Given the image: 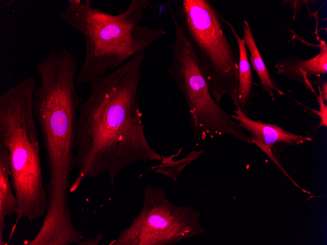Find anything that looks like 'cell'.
Returning <instances> with one entry per match:
<instances>
[{
	"mask_svg": "<svg viewBox=\"0 0 327 245\" xmlns=\"http://www.w3.org/2000/svg\"><path fill=\"white\" fill-rule=\"evenodd\" d=\"M144 52L91 84L78 112L75 164L78 174L70 188L77 190L86 178L106 174L112 186L118 174L138 162L162 157L149 144L139 105Z\"/></svg>",
	"mask_w": 327,
	"mask_h": 245,
	"instance_id": "cell-1",
	"label": "cell"
},
{
	"mask_svg": "<svg viewBox=\"0 0 327 245\" xmlns=\"http://www.w3.org/2000/svg\"><path fill=\"white\" fill-rule=\"evenodd\" d=\"M35 68L40 84L32 105L47 156V195L52 200H64L69 198L70 177L75 167L77 120L82 103L75 88L78 63L67 48H52Z\"/></svg>",
	"mask_w": 327,
	"mask_h": 245,
	"instance_id": "cell-2",
	"label": "cell"
},
{
	"mask_svg": "<svg viewBox=\"0 0 327 245\" xmlns=\"http://www.w3.org/2000/svg\"><path fill=\"white\" fill-rule=\"evenodd\" d=\"M67 2L60 17L82 35L86 48L76 85L90 84L105 76L167 34L162 28L140 24L145 10L152 7L147 0H132L125 11L117 15L93 7L89 0Z\"/></svg>",
	"mask_w": 327,
	"mask_h": 245,
	"instance_id": "cell-3",
	"label": "cell"
},
{
	"mask_svg": "<svg viewBox=\"0 0 327 245\" xmlns=\"http://www.w3.org/2000/svg\"><path fill=\"white\" fill-rule=\"evenodd\" d=\"M36 85L22 80L0 96V143L8 149L10 180L17 198V221L33 224L47 208L32 98Z\"/></svg>",
	"mask_w": 327,
	"mask_h": 245,
	"instance_id": "cell-4",
	"label": "cell"
},
{
	"mask_svg": "<svg viewBox=\"0 0 327 245\" xmlns=\"http://www.w3.org/2000/svg\"><path fill=\"white\" fill-rule=\"evenodd\" d=\"M177 16L206 76L218 104L224 96L237 108L238 52L224 28V18L208 0H183Z\"/></svg>",
	"mask_w": 327,
	"mask_h": 245,
	"instance_id": "cell-5",
	"label": "cell"
},
{
	"mask_svg": "<svg viewBox=\"0 0 327 245\" xmlns=\"http://www.w3.org/2000/svg\"><path fill=\"white\" fill-rule=\"evenodd\" d=\"M171 18L174 39L171 45L172 62L166 72L185 99L194 133L202 139L208 135L229 134L252 145L251 138L238 123L216 102L199 59L174 12Z\"/></svg>",
	"mask_w": 327,
	"mask_h": 245,
	"instance_id": "cell-6",
	"label": "cell"
},
{
	"mask_svg": "<svg viewBox=\"0 0 327 245\" xmlns=\"http://www.w3.org/2000/svg\"><path fill=\"white\" fill-rule=\"evenodd\" d=\"M143 197L139 215L108 245H169L205 232L200 213L190 205L173 204L163 188L146 185Z\"/></svg>",
	"mask_w": 327,
	"mask_h": 245,
	"instance_id": "cell-7",
	"label": "cell"
},
{
	"mask_svg": "<svg viewBox=\"0 0 327 245\" xmlns=\"http://www.w3.org/2000/svg\"><path fill=\"white\" fill-rule=\"evenodd\" d=\"M231 118L236 121L240 127L251 135L253 144L259 147L274 164L298 187L282 167L272 152L273 146L279 143L299 145L307 141H312V138L296 134L284 130L276 124H266L259 119L254 120L244 113L239 107L234 110Z\"/></svg>",
	"mask_w": 327,
	"mask_h": 245,
	"instance_id": "cell-8",
	"label": "cell"
},
{
	"mask_svg": "<svg viewBox=\"0 0 327 245\" xmlns=\"http://www.w3.org/2000/svg\"><path fill=\"white\" fill-rule=\"evenodd\" d=\"M320 51L313 57L302 60L298 56L291 57L277 61L275 65L276 73L288 79L303 84L316 96L311 78L320 77L327 73V45L323 40H319Z\"/></svg>",
	"mask_w": 327,
	"mask_h": 245,
	"instance_id": "cell-9",
	"label": "cell"
},
{
	"mask_svg": "<svg viewBox=\"0 0 327 245\" xmlns=\"http://www.w3.org/2000/svg\"><path fill=\"white\" fill-rule=\"evenodd\" d=\"M224 23L227 25L234 37L238 49V86L237 92V107L248 116L250 107L254 96L252 68L248 59L247 49L244 38H241L234 25L224 19Z\"/></svg>",
	"mask_w": 327,
	"mask_h": 245,
	"instance_id": "cell-10",
	"label": "cell"
},
{
	"mask_svg": "<svg viewBox=\"0 0 327 245\" xmlns=\"http://www.w3.org/2000/svg\"><path fill=\"white\" fill-rule=\"evenodd\" d=\"M11 169L9 154L7 148L0 143V245H4L3 235L5 219L19 211L17 198L10 180Z\"/></svg>",
	"mask_w": 327,
	"mask_h": 245,
	"instance_id": "cell-11",
	"label": "cell"
},
{
	"mask_svg": "<svg viewBox=\"0 0 327 245\" xmlns=\"http://www.w3.org/2000/svg\"><path fill=\"white\" fill-rule=\"evenodd\" d=\"M242 27L243 37L250 54V63L258 76L262 91L267 93L272 101H275L274 92L280 95H284L285 93L278 88L275 78L265 64L255 40L249 22L244 20Z\"/></svg>",
	"mask_w": 327,
	"mask_h": 245,
	"instance_id": "cell-12",
	"label": "cell"
},
{
	"mask_svg": "<svg viewBox=\"0 0 327 245\" xmlns=\"http://www.w3.org/2000/svg\"><path fill=\"white\" fill-rule=\"evenodd\" d=\"M203 152L192 151L187 157L176 161H174L170 157L166 158L162 156V163L158 166V170L155 172L167 175L176 181L183 169Z\"/></svg>",
	"mask_w": 327,
	"mask_h": 245,
	"instance_id": "cell-13",
	"label": "cell"
},
{
	"mask_svg": "<svg viewBox=\"0 0 327 245\" xmlns=\"http://www.w3.org/2000/svg\"><path fill=\"white\" fill-rule=\"evenodd\" d=\"M318 94L316 95L319 105V110L315 111V113L319 116L320 121L319 127H327V106L322 97L320 89V85L317 84Z\"/></svg>",
	"mask_w": 327,
	"mask_h": 245,
	"instance_id": "cell-14",
	"label": "cell"
},
{
	"mask_svg": "<svg viewBox=\"0 0 327 245\" xmlns=\"http://www.w3.org/2000/svg\"><path fill=\"white\" fill-rule=\"evenodd\" d=\"M103 238V236L102 234H99L94 238L87 240L86 241H81L79 245H98L101 242Z\"/></svg>",
	"mask_w": 327,
	"mask_h": 245,
	"instance_id": "cell-15",
	"label": "cell"
},
{
	"mask_svg": "<svg viewBox=\"0 0 327 245\" xmlns=\"http://www.w3.org/2000/svg\"><path fill=\"white\" fill-rule=\"evenodd\" d=\"M320 89L322 97L325 101L327 102V81H324L321 85L320 86Z\"/></svg>",
	"mask_w": 327,
	"mask_h": 245,
	"instance_id": "cell-16",
	"label": "cell"
}]
</instances>
